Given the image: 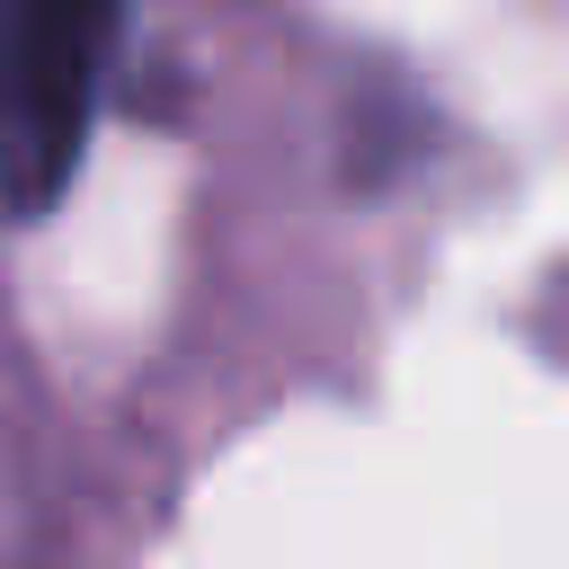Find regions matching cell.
Segmentation results:
<instances>
[{"label": "cell", "mask_w": 569, "mask_h": 569, "mask_svg": "<svg viewBox=\"0 0 569 569\" xmlns=\"http://www.w3.org/2000/svg\"><path fill=\"white\" fill-rule=\"evenodd\" d=\"M124 0H0V204L36 222L80 151L107 89Z\"/></svg>", "instance_id": "cell-1"}]
</instances>
